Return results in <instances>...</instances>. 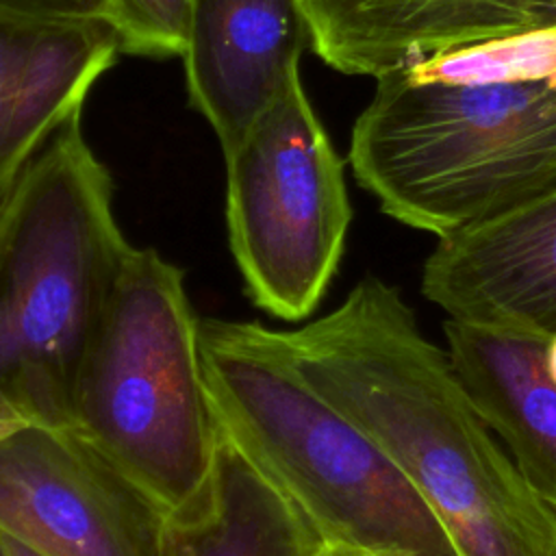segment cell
Returning <instances> with one entry per match:
<instances>
[{
	"label": "cell",
	"instance_id": "cell-8",
	"mask_svg": "<svg viewBox=\"0 0 556 556\" xmlns=\"http://www.w3.org/2000/svg\"><path fill=\"white\" fill-rule=\"evenodd\" d=\"M421 293L452 319L556 334V187L437 239Z\"/></svg>",
	"mask_w": 556,
	"mask_h": 556
},
{
	"label": "cell",
	"instance_id": "cell-18",
	"mask_svg": "<svg viewBox=\"0 0 556 556\" xmlns=\"http://www.w3.org/2000/svg\"><path fill=\"white\" fill-rule=\"evenodd\" d=\"M0 556H9L7 549H4V545H2V539H0Z\"/></svg>",
	"mask_w": 556,
	"mask_h": 556
},
{
	"label": "cell",
	"instance_id": "cell-3",
	"mask_svg": "<svg viewBox=\"0 0 556 556\" xmlns=\"http://www.w3.org/2000/svg\"><path fill=\"white\" fill-rule=\"evenodd\" d=\"M198 339L219 434L324 543L374 556H463L395 463L306 382L276 328L200 317Z\"/></svg>",
	"mask_w": 556,
	"mask_h": 556
},
{
	"label": "cell",
	"instance_id": "cell-15",
	"mask_svg": "<svg viewBox=\"0 0 556 556\" xmlns=\"http://www.w3.org/2000/svg\"><path fill=\"white\" fill-rule=\"evenodd\" d=\"M0 9L35 13V15L96 17V20L109 22L111 0H0Z\"/></svg>",
	"mask_w": 556,
	"mask_h": 556
},
{
	"label": "cell",
	"instance_id": "cell-6",
	"mask_svg": "<svg viewBox=\"0 0 556 556\" xmlns=\"http://www.w3.org/2000/svg\"><path fill=\"white\" fill-rule=\"evenodd\" d=\"M226 159V226L252 304L282 321L324 300L352 222L343 161L293 72Z\"/></svg>",
	"mask_w": 556,
	"mask_h": 556
},
{
	"label": "cell",
	"instance_id": "cell-5",
	"mask_svg": "<svg viewBox=\"0 0 556 556\" xmlns=\"http://www.w3.org/2000/svg\"><path fill=\"white\" fill-rule=\"evenodd\" d=\"M198 319L178 265L130 248L109 289L74 391V428L167 517L211 489L219 428Z\"/></svg>",
	"mask_w": 556,
	"mask_h": 556
},
{
	"label": "cell",
	"instance_id": "cell-14",
	"mask_svg": "<svg viewBox=\"0 0 556 556\" xmlns=\"http://www.w3.org/2000/svg\"><path fill=\"white\" fill-rule=\"evenodd\" d=\"M191 22V0H111L119 54L182 56Z\"/></svg>",
	"mask_w": 556,
	"mask_h": 556
},
{
	"label": "cell",
	"instance_id": "cell-11",
	"mask_svg": "<svg viewBox=\"0 0 556 556\" xmlns=\"http://www.w3.org/2000/svg\"><path fill=\"white\" fill-rule=\"evenodd\" d=\"M298 4L311 50L341 74L371 78L556 17V0H298Z\"/></svg>",
	"mask_w": 556,
	"mask_h": 556
},
{
	"label": "cell",
	"instance_id": "cell-19",
	"mask_svg": "<svg viewBox=\"0 0 556 556\" xmlns=\"http://www.w3.org/2000/svg\"><path fill=\"white\" fill-rule=\"evenodd\" d=\"M552 556H556V547H554V552H552Z\"/></svg>",
	"mask_w": 556,
	"mask_h": 556
},
{
	"label": "cell",
	"instance_id": "cell-2",
	"mask_svg": "<svg viewBox=\"0 0 556 556\" xmlns=\"http://www.w3.org/2000/svg\"><path fill=\"white\" fill-rule=\"evenodd\" d=\"M348 161L380 211L437 239L556 187V17L376 78Z\"/></svg>",
	"mask_w": 556,
	"mask_h": 556
},
{
	"label": "cell",
	"instance_id": "cell-12",
	"mask_svg": "<svg viewBox=\"0 0 556 556\" xmlns=\"http://www.w3.org/2000/svg\"><path fill=\"white\" fill-rule=\"evenodd\" d=\"M445 350L532 493L556 515V361L547 337L445 317Z\"/></svg>",
	"mask_w": 556,
	"mask_h": 556
},
{
	"label": "cell",
	"instance_id": "cell-13",
	"mask_svg": "<svg viewBox=\"0 0 556 556\" xmlns=\"http://www.w3.org/2000/svg\"><path fill=\"white\" fill-rule=\"evenodd\" d=\"M321 545L298 506L222 437L208 495L167 517L161 556H317Z\"/></svg>",
	"mask_w": 556,
	"mask_h": 556
},
{
	"label": "cell",
	"instance_id": "cell-10",
	"mask_svg": "<svg viewBox=\"0 0 556 556\" xmlns=\"http://www.w3.org/2000/svg\"><path fill=\"white\" fill-rule=\"evenodd\" d=\"M106 20L0 9V195L115 65Z\"/></svg>",
	"mask_w": 556,
	"mask_h": 556
},
{
	"label": "cell",
	"instance_id": "cell-17",
	"mask_svg": "<svg viewBox=\"0 0 556 556\" xmlns=\"http://www.w3.org/2000/svg\"><path fill=\"white\" fill-rule=\"evenodd\" d=\"M0 539H2V545H4V549H7L9 556H41V554L33 552L30 547H26V545H22V543L9 539V536H2V534H0Z\"/></svg>",
	"mask_w": 556,
	"mask_h": 556
},
{
	"label": "cell",
	"instance_id": "cell-1",
	"mask_svg": "<svg viewBox=\"0 0 556 556\" xmlns=\"http://www.w3.org/2000/svg\"><path fill=\"white\" fill-rule=\"evenodd\" d=\"M278 339L306 382L408 478L463 556H552L556 515L395 287L365 276L334 311Z\"/></svg>",
	"mask_w": 556,
	"mask_h": 556
},
{
	"label": "cell",
	"instance_id": "cell-7",
	"mask_svg": "<svg viewBox=\"0 0 556 556\" xmlns=\"http://www.w3.org/2000/svg\"><path fill=\"white\" fill-rule=\"evenodd\" d=\"M167 515L74 426L0 428V534L41 556H161Z\"/></svg>",
	"mask_w": 556,
	"mask_h": 556
},
{
	"label": "cell",
	"instance_id": "cell-16",
	"mask_svg": "<svg viewBox=\"0 0 556 556\" xmlns=\"http://www.w3.org/2000/svg\"><path fill=\"white\" fill-rule=\"evenodd\" d=\"M317 556H374V554L363 552V549H356V547H348V545H330V543H324Z\"/></svg>",
	"mask_w": 556,
	"mask_h": 556
},
{
	"label": "cell",
	"instance_id": "cell-4",
	"mask_svg": "<svg viewBox=\"0 0 556 556\" xmlns=\"http://www.w3.org/2000/svg\"><path fill=\"white\" fill-rule=\"evenodd\" d=\"M130 248L78 113L0 195V428L74 426L85 350Z\"/></svg>",
	"mask_w": 556,
	"mask_h": 556
},
{
	"label": "cell",
	"instance_id": "cell-9",
	"mask_svg": "<svg viewBox=\"0 0 556 556\" xmlns=\"http://www.w3.org/2000/svg\"><path fill=\"white\" fill-rule=\"evenodd\" d=\"M308 46L298 0H191L182 52L191 106L232 150Z\"/></svg>",
	"mask_w": 556,
	"mask_h": 556
}]
</instances>
